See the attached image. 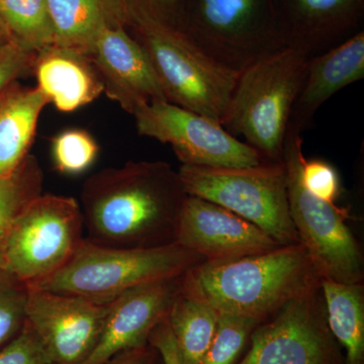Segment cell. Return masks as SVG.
<instances>
[{
    "instance_id": "3",
    "label": "cell",
    "mask_w": 364,
    "mask_h": 364,
    "mask_svg": "<svg viewBox=\"0 0 364 364\" xmlns=\"http://www.w3.org/2000/svg\"><path fill=\"white\" fill-rule=\"evenodd\" d=\"M167 100L223 124L239 72L217 63L147 0H121Z\"/></svg>"
},
{
    "instance_id": "16",
    "label": "cell",
    "mask_w": 364,
    "mask_h": 364,
    "mask_svg": "<svg viewBox=\"0 0 364 364\" xmlns=\"http://www.w3.org/2000/svg\"><path fill=\"white\" fill-rule=\"evenodd\" d=\"M287 47L317 56L359 32L364 0H273Z\"/></svg>"
},
{
    "instance_id": "32",
    "label": "cell",
    "mask_w": 364,
    "mask_h": 364,
    "mask_svg": "<svg viewBox=\"0 0 364 364\" xmlns=\"http://www.w3.org/2000/svg\"><path fill=\"white\" fill-rule=\"evenodd\" d=\"M104 364H163L159 352L149 342L117 354Z\"/></svg>"
},
{
    "instance_id": "8",
    "label": "cell",
    "mask_w": 364,
    "mask_h": 364,
    "mask_svg": "<svg viewBox=\"0 0 364 364\" xmlns=\"http://www.w3.org/2000/svg\"><path fill=\"white\" fill-rule=\"evenodd\" d=\"M181 28L210 58L237 72L287 47L273 0H189Z\"/></svg>"
},
{
    "instance_id": "23",
    "label": "cell",
    "mask_w": 364,
    "mask_h": 364,
    "mask_svg": "<svg viewBox=\"0 0 364 364\" xmlns=\"http://www.w3.org/2000/svg\"><path fill=\"white\" fill-rule=\"evenodd\" d=\"M0 16L21 47L38 52L55 44L47 0H0Z\"/></svg>"
},
{
    "instance_id": "33",
    "label": "cell",
    "mask_w": 364,
    "mask_h": 364,
    "mask_svg": "<svg viewBox=\"0 0 364 364\" xmlns=\"http://www.w3.org/2000/svg\"><path fill=\"white\" fill-rule=\"evenodd\" d=\"M167 21L181 28L189 0H147Z\"/></svg>"
},
{
    "instance_id": "26",
    "label": "cell",
    "mask_w": 364,
    "mask_h": 364,
    "mask_svg": "<svg viewBox=\"0 0 364 364\" xmlns=\"http://www.w3.org/2000/svg\"><path fill=\"white\" fill-rule=\"evenodd\" d=\"M259 323L253 318L219 314L217 329L200 364H234L253 330Z\"/></svg>"
},
{
    "instance_id": "9",
    "label": "cell",
    "mask_w": 364,
    "mask_h": 364,
    "mask_svg": "<svg viewBox=\"0 0 364 364\" xmlns=\"http://www.w3.org/2000/svg\"><path fill=\"white\" fill-rule=\"evenodd\" d=\"M301 133L289 126L282 162L287 170L289 213L299 237L322 279L363 282V257L343 212L308 191L301 182Z\"/></svg>"
},
{
    "instance_id": "21",
    "label": "cell",
    "mask_w": 364,
    "mask_h": 364,
    "mask_svg": "<svg viewBox=\"0 0 364 364\" xmlns=\"http://www.w3.org/2000/svg\"><path fill=\"white\" fill-rule=\"evenodd\" d=\"M166 318L181 364H200L214 338L218 311L200 294L183 286L181 279Z\"/></svg>"
},
{
    "instance_id": "13",
    "label": "cell",
    "mask_w": 364,
    "mask_h": 364,
    "mask_svg": "<svg viewBox=\"0 0 364 364\" xmlns=\"http://www.w3.org/2000/svg\"><path fill=\"white\" fill-rule=\"evenodd\" d=\"M176 243L208 262L237 259L282 246L240 215L193 196H188L182 207Z\"/></svg>"
},
{
    "instance_id": "27",
    "label": "cell",
    "mask_w": 364,
    "mask_h": 364,
    "mask_svg": "<svg viewBox=\"0 0 364 364\" xmlns=\"http://www.w3.org/2000/svg\"><path fill=\"white\" fill-rule=\"evenodd\" d=\"M28 289L0 272V349L13 341L26 324Z\"/></svg>"
},
{
    "instance_id": "12",
    "label": "cell",
    "mask_w": 364,
    "mask_h": 364,
    "mask_svg": "<svg viewBox=\"0 0 364 364\" xmlns=\"http://www.w3.org/2000/svg\"><path fill=\"white\" fill-rule=\"evenodd\" d=\"M26 289V323L52 363H85L100 338L109 303Z\"/></svg>"
},
{
    "instance_id": "5",
    "label": "cell",
    "mask_w": 364,
    "mask_h": 364,
    "mask_svg": "<svg viewBox=\"0 0 364 364\" xmlns=\"http://www.w3.org/2000/svg\"><path fill=\"white\" fill-rule=\"evenodd\" d=\"M205 261L179 244L114 248L85 238L58 272L26 287L109 303L135 287L176 279Z\"/></svg>"
},
{
    "instance_id": "29",
    "label": "cell",
    "mask_w": 364,
    "mask_h": 364,
    "mask_svg": "<svg viewBox=\"0 0 364 364\" xmlns=\"http://www.w3.org/2000/svg\"><path fill=\"white\" fill-rule=\"evenodd\" d=\"M0 364H53L37 335L26 323L20 334L0 349Z\"/></svg>"
},
{
    "instance_id": "25",
    "label": "cell",
    "mask_w": 364,
    "mask_h": 364,
    "mask_svg": "<svg viewBox=\"0 0 364 364\" xmlns=\"http://www.w3.org/2000/svg\"><path fill=\"white\" fill-rule=\"evenodd\" d=\"M52 159L60 173L78 176L92 166L100 147L88 132L69 129L52 139Z\"/></svg>"
},
{
    "instance_id": "35",
    "label": "cell",
    "mask_w": 364,
    "mask_h": 364,
    "mask_svg": "<svg viewBox=\"0 0 364 364\" xmlns=\"http://www.w3.org/2000/svg\"><path fill=\"white\" fill-rule=\"evenodd\" d=\"M9 86H11V85H9ZM9 87L6 88V90L4 91V92L1 93V95H0V107H1V105H2V104H4V100H6V98L7 97V93H9Z\"/></svg>"
},
{
    "instance_id": "2",
    "label": "cell",
    "mask_w": 364,
    "mask_h": 364,
    "mask_svg": "<svg viewBox=\"0 0 364 364\" xmlns=\"http://www.w3.org/2000/svg\"><path fill=\"white\" fill-rule=\"evenodd\" d=\"M321 279L305 247L296 243L233 260L203 261L184 273L182 284L218 313L260 324L291 299L320 286Z\"/></svg>"
},
{
    "instance_id": "18",
    "label": "cell",
    "mask_w": 364,
    "mask_h": 364,
    "mask_svg": "<svg viewBox=\"0 0 364 364\" xmlns=\"http://www.w3.org/2000/svg\"><path fill=\"white\" fill-rule=\"evenodd\" d=\"M33 70L38 86L58 111L71 112L97 100L104 85L82 53L53 44L36 54Z\"/></svg>"
},
{
    "instance_id": "17",
    "label": "cell",
    "mask_w": 364,
    "mask_h": 364,
    "mask_svg": "<svg viewBox=\"0 0 364 364\" xmlns=\"http://www.w3.org/2000/svg\"><path fill=\"white\" fill-rule=\"evenodd\" d=\"M363 77L364 32L359 31L331 49L311 57L289 126L303 133L324 102Z\"/></svg>"
},
{
    "instance_id": "11",
    "label": "cell",
    "mask_w": 364,
    "mask_h": 364,
    "mask_svg": "<svg viewBox=\"0 0 364 364\" xmlns=\"http://www.w3.org/2000/svg\"><path fill=\"white\" fill-rule=\"evenodd\" d=\"M239 364H339L321 287L299 294L258 324Z\"/></svg>"
},
{
    "instance_id": "24",
    "label": "cell",
    "mask_w": 364,
    "mask_h": 364,
    "mask_svg": "<svg viewBox=\"0 0 364 364\" xmlns=\"http://www.w3.org/2000/svg\"><path fill=\"white\" fill-rule=\"evenodd\" d=\"M43 181V170L32 155H28L13 174L0 178V252L14 218L42 193Z\"/></svg>"
},
{
    "instance_id": "15",
    "label": "cell",
    "mask_w": 364,
    "mask_h": 364,
    "mask_svg": "<svg viewBox=\"0 0 364 364\" xmlns=\"http://www.w3.org/2000/svg\"><path fill=\"white\" fill-rule=\"evenodd\" d=\"M182 277L135 287L109 301L97 347L83 364H104L147 344L151 333L167 317Z\"/></svg>"
},
{
    "instance_id": "6",
    "label": "cell",
    "mask_w": 364,
    "mask_h": 364,
    "mask_svg": "<svg viewBox=\"0 0 364 364\" xmlns=\"http://www.w3.org/2000/svg\"><path fill=\"white\" fill-rule=\"evenodd\" d=\"M178 174L188 196L231 210L282 245L301 243L289 213L284 162L246 167L181 165Z\"/></svg>"
},
{
    "instance_id": "19",
    "label": "cell",
    "mask_w": 364,
    "mask_h": 364,
    "mask_svg": "<svg viewBox=\"0 0 364 364\" xmlns=\"http://www.w3.org/2000/svg\"><path fill=\"white\" fill-rule=\"evenodd\" d=\"M47 4L55 44L87 57L102 28L127 23L121 0H47Z\"/></svg>"
},
{
    "instance_id": "4",
    "label": "cell",
    "mask_w": 364,
    "mask_h": 364,
    "mask_svg": "<svg viewBox=\"0 0 364 364\" xmlns=\"http://www.w3.org/2000/svg\"><path fill=\"white\" fill-rule=\"evenodd\" d=\"M311 57L293 47L239 72L223 127L268 162H282L289 119Z\"/></svg>"
},
{
    "instance_id": "34",
    "label": "cell",
    "mask_w": 364,
    "mask_h": 364,
    "mask_svg": "<svg viewBox=\"0 0 364 364\" xmlns=\"http://www.w3.org/2000/svg\"><path fill=\"white\" fill-rule=\"evenodd\" d=\"M11 36L1 16H0V48L11 42Z\"/></svg>"
},
{
    "instance_id": "22",
    "label": "cell",
    "mask_w": 364,
    "mask_h": 364,
    "mask_svg": "<svg viewBox=\"0 0 364 364\" xmlns=\"http://www.w3.org/2000/svg\"><path fill=\"white\" fill-rule=\"evenodd\" d=\"M330 332L346 351L347 364H363L364 289L363 282L344 284L321 279Z\"/></svg>"
},
{
    "instance_id": "28",
    "label": "cell",
    "mask_w": 364,
    "mask_h": 364,
    "mask_svg": "<svg viewBox=\"0 0 364 364\" xmlns=\"http://www.w3.org/2000/svg\"><path fill=\"white\" fill-rule=\"evenodd\" d=\"M301 178L305 188L321 200L335 203L338 198L341 189L338 172L329 162L304 158Z\"/></svg>"
},
{
    "instance_id": "14",
    "label": "cell",
    "mask_w": 364,
    "mask_h": 364,
    "mask_svg": "<svg viewBox=\"0 0 364 364\" xmlns=\"http://www.w3.org/2000/svg\"><path fill=\"white\" fill-rule=\"evenodd\" d=\"M88 58L102 79L104 92L129 114L134 116L146 105L167 100L147 53L123 25L102 28Z\"/></svg>"
},
{
    "instance_id": "7",
    "label": "cell",
    "mask_w": 364,
    "mask_h": 364,
    "mask_svg": "<svg viewBox=\"0 0 364 364\" xmlns=\"http://www.w3.org/2000/svg\"><path fill=\"white\" fill-rule=\"evenodd\" d=\"M83 226L77 200L41 193L11 223L0 252V272L26 286L50 277L85 240Z\"/></svg>"
},
{
    "instance_id": "30",
    "label": "cell",
    "mask_w": 364,
    "mask_h": 364,
    "mask_svg": "<svg viewBox=\"0 0 364 364\" xmlns=\"http://www.w3.org/2000/svg\"><path fill=\"white\" fill-rule=\"evenodd\" d=\"M37 52L9 42L0 48V95L13 85L16 78L33 69Z\"/></svg>"
},
{
    "instance_id": "10",
    "label": "cell",
    "mask_w": 364,
    "mask_h": 364,
    "mask_svg": "<svg viewBox=\"0 0 364 364\" xmlns=\"http://www.w3.org/2000/svg\"><path fill=\"white\" fill-rule=\"evenodd\" d=\"M134 117L138 133L169 144L182 165L246 167L264 161L222 124L167 100L146 105Z\"/></svg>"
},
{
    "instance_id": "1",
    "label": "cell",
    "mask_w": 364,
    "mask_h": 364,
    "mask_svg": "<svg viewBox=\"0 0 364 364\" xmlns=\"http://www.w3.org/2000/svg\"><path fill=\"white\" fill-rule=\"evenodd\" d=\"M178 171L163 161L129 162L98 172L81 191L87 240L114 248L176 243L188 198Z\"/></svg>"
},
{
    "instance_id": "31",
    "label": "cell",
    "mask_w": 364,
    "mask_h": 364,
    "mask_svg": "<svg viewBox=\"0 0 364 364\" xmlns=\"http://www.w3.org/2000/svg\"><path fill=\"white\" fill-rule=\"evenodd\" d=\"M148 342L159 352L163 364H181L176 341L166 318L153 330Z\"/></svg>"
},
{
    "instance_id": "20",
    "label": "cell",
    "mask_w": 364,
    "mask_h": 364,
    "mask_svg": "<svg viewBox=\"0 0 364 364\" xmlns=\"http://www.w3.org/2000/svg\"><path fill=\"white\" fill-rule=\"evenodd\" d=\"M49 100L39 87L9 86L0 107V178L9 176L28 156L38 121Z\"/></svg>"
}]
</instances>
